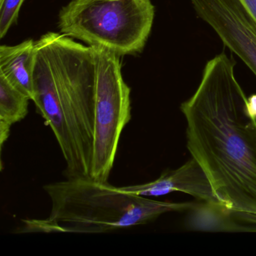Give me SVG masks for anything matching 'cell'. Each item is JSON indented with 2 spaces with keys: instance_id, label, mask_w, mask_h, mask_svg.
Segmentation results:
<instances>
[{
  "instance_id": "obj_1",
  "label": "cell",
  "mask_w": 256,
  "mask_h": 256,
  "mask_svg": "<svg viewBox=\"0 0 256 256\" xmlns=\"http://www.w3.org/2000/svg\"><path fill=\"white\" fill-rule=\"evenodd\" d=\"M233 56L220 54L204 68L197 90L180 110L186 146L209 178L216 198L246 232H256V120L235 76Z\"/></svg>"
},
{
  "instance_id": "obj_2",
  "label": "cell",
  "mask_w": 256,
  "mask_h": 256,
  "mask_svg": "<svg viewBox=\"0 0 256 256\" xmlns=\"http://www.w3.org/2000/svg\"><path fill=\"white\" fill-rule=\"evenodd\" d=\"M34 98L66 162V178H91L94 148L95 62L91 46L62 34L36 42Z\"/></svg>"
},
{
  "instance_id": "obj_3",
  "label": "cell",
  "mask_w": 256,
  "mask_h": 256,
  "mask_svg": "<svg viewBox=\"0 0 256 256\" xmlns=\"http://www.w3.org/2000/svg\"><path fill=\"white\" fill-rule=\"evenodd\" d=\"M43 188L52 202L50 216L25 220L24 233H106L146 224L166 212L188 211L196 204L152 200L92 178H66Z\"/></svg>"
},
{
  "instance_id": "obj_4",
  "label": "cell",
  "mask_w": 256,
  "mask_h": 256,
  "mask_svg": "<svg viewBox=\"0 0 256 256\" xmlns=\"http://www.w3.org/2000/svg\"><path fill=\"white\" fill-rule=\"evenodd\" d=\"M154 17L151 0H72L60 12L59 29L122 56L143 50Z\"/></svg>"
},
{
  "instance_id": "obj_5",
  "label": "cell",
  "mask_w": 256,
  "mask_h": 256,
  "mask_svg": "<svg viewBox=\"0 0 256 256\" xmlns=\"http://www.w3.org/2000/svg\"><path fill=\"white\" fill-rule=\"evenodd\" d=\"M92 48L95 88L91 178L108 182L121 134L132 118L131 89L122 78L120 56L102 48Z\"/></svg>"
},
{
  "instance_id": "obj_6",
  "label": "cell",
  "mask_w": 256,
  "mask_h": 256,
  "mask_svg": "<svg viewBox=\"0 0 256 256\" xmlns=\"http://www.w3.org/2000/svg\"><path fill=\"white\" fill-rule=\"evenodd\" d=\"M197 16L256 76V24L239 0H190Z\"/></svg>"
},
{
  "instance_id": "obj_7",
  "label": "cell",
  "mask_w": 256,
  "mask_h": 256,
  "mask_svg": "<svg viewBox=\"0 0 256 256\" xmlns=\"http://www.w3.org/2000/svg\"><path fill=\"white\" fill-rule=\"evenodd\" d=\"M119 188L124 192L144 197H158L180 192L202 202L218 200L214 194L208 175L192 157L178 168L164 170L155 180Z\"/></svg>"
},
{
  "instance_id": "obj_8",
  "label": "cell",
  "mask_w": 256,
  "mask_h": 256,
  "mask_svg": "<svg viewBox=\"0 0 256 256\" xmlns=\"http://www.w3.org/2000/svg\"><path fill=\"white\" fill-rule=\"evenodd\" d=\"M35 56L36 42L32 40L0 47V74L30 100L34 98Z\"/></svg>"
},
{
  "instance_id": "obj_9",
  "label": "cell",
  "mask_w": 256,
  "mask_h": 256,
  "mask_svg": "<svg viewBox=\"0 0 256 256\" xmlns=\"http://www.w3.org/2000/svg\"><path fill=\"white\" fill-rule=\"evenodd\" d=\"M185 227L192 232H246L230 211L220 200L196 203L188 210Z\"/></svg>"
},
{
  "instance_id": "obj_10",
  "label": "cell",
  "mask_w": 256,
  "mask_h": 256,
  "mask_svg": "<svg viewBox=\"0 0 256 256\" xmlns=\"http://www.w3.org/2000/svg\"><path fill=\"white\" fill-rule=\"evenodd\" d=\"M30 100L0 74V122L12 126L24 119Z\"/></svg>"
},
{
  "instance_id": "obj_11",
  "label": "cell",
  "mask_w": 256,
  "mask_h": 256,
  "mask_svg": "<svg viewBox=\"0 0 256 256\" xmlns=\"http://www.w3.org/2000/svg\"><path fill=\"white\" fill-rule=\"evenodd\" d=\"M24 0H4L0 4V38L6 35L18 18Z\"/></svg>"
},
{
  "instance_id": "obj_12",
  "label": "cell",
  "mask_w": 256,
  "mask_h": 256,
  "mask_svg": "<svg viewBox=\"0 0 256 256\" xmlns=\"http://www.w3.org/2000/svg\"><path fill=\"white\" fill-rule=\"evenodd\" d=\"M245 109L248 116L256 120V94L247 97Z\"/></svg>"
},
{
  "instance_id": "obj_13",
  "label": "cell",
  "mask_w": 256,
  "mask_h": 256,
  "mask_svg": "<svg viewBox=\"0 0 256 256\" xmlns=\"http://www.w3.org/2000/svg\"><path fill=\"white\" fill-rule=\"evenodd\" d=\"M253 22L256 24V0H239Z\"/></svg>"
},
{
  "instance_id": "obj_14",
  "label": "cell",
  "mask_w": 256,
  "mask_h": 256,
  "mask_svg": "<svg viewBox=\"0 0 256 256\" xmlns=\"http://www.w3.org/2000/svg\"><path fill=\"white\" fill-rule=\"evenodd\" d=\"M2 2H4V0H0V4H2Z\"/></svg>"
}]
</instances>
